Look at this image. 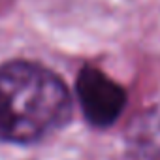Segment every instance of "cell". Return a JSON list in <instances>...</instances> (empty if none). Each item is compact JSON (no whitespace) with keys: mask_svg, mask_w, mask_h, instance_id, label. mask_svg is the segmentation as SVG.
I'll return each mask as SVG.
<instances>
[{"mask_svg":"<svg viewBox=\"0 0 160 160\" xmlns=\"http://www.w3.org/2000/svg\"><path fill=\"white\" fill-rule=\"evenodd\" d=\"M126 152L132 160H160V106L132 121L126 132Z\"/></svg>","mask_w":160,"mask_h":160,"instance_id":"3957f363","label":"cell"},{"mask_svg":"<svg viewBox=\"0 0 160 160\" xmlns=\"http://www.w3.org/2000/svg\"><path fill=\"white\" fill-rule=\"evenodd\" d=\"M72 113L64 81L30 60L0 66V139L32 143L58 130Z\"/></svg>","mask_w":160,"mask_h":160,"instance_id":"6da1fadb","label":"cell"},{"mask_svg":"<svg viewBox=\"0 0 160 160\" xmlns=\"http://www.w3.org/2000/svg\"><path fill=\"white\" fill-rule=\"evenodd\" d=\"M75 89L87 121L100 128L113 124L126 106L124 89L92 66H85L79 72Z\"/></svg>","mask_w":160,"mask_h":160,"instance_id":"7a4b0ae2","label":"cell"}]
</instances>
